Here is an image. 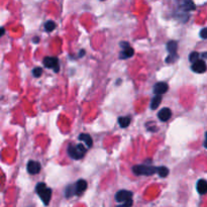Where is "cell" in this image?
Returning a JSON list of instances; mask_svg holds the SVG:
<instances>
[{
    "instance_id": "cell-1",
    "label": "cell",
    "mask_w": 207,
    "mask_h": 207,
    "mask_svg": "<svg viewBox=\"0 0 207 207\" xmlns=\"http://www.w3.org/2000/svg\"><path fill=\"white\" fill-rule=\"evenodd\" d=\"M36 191L37 195L40 197L41 201L44 202V204L49 205L52 198V189L48 188L44 183H39L36 187Z\"/></svg>"
},
{
    "instance_id": "cell-2",
    "label": "cell",
    "mask_w": 207,
    "mask_h": 207,
    "mask_svg": "<svg viewBox=\"0 0 207 207\" xmlns=\"http://www.w3.org/2000/svg\"><path fill=\"white\" fill-rule=\"evenodd\" d=\"M86 151H87V149H86V147L83 146L82 144H79L77 146L70 144L68 148V153L70 155V157L76 159V160H79V159L84 157Z\"/></svg>"
},
{
    "instance_id": "cell-3",
    "label": "cell",
    "mask_w": 207,
    "mask_h": 207,
    "mask_svg": "<svg viewBox=\"0 0 207 207\" xmlns=\"http://www.w3.org/2000/svg\"><path fill=\"white\" fill-rule=\"evenodd\" d=\"M132 171L136 175L151 176L157 173L158 167H153V166H147V165H137L132 168Z\"/></svg>"
},
{
    "instance_id": "cell-4",
    "label": "cell",
    "mask_w": 207,
    "mask_h": 207,
    "mask_svg": "<svg viewBox=\"0 0 207 207\" xmlns=\"http://www.w3.org/2000/svg\"><path fill=\"white\" fill-rule=\"evenodd\" d=\"M44 65L47 68L53 69L55 72H59V69H60L58 58H55V57H47V58H44Z\"/></svg>"
},
{
    "instance_id": "cell-5",
    "label": "cell",
    "mask_w": 207,
    "mask_h": 207,
    "mask_svg": "<svg viewBox=\"0 0 207 207\" xmlns=\"http://www.w3.org/2000/svg\"><path fill=\"white\" fill-rule=\"evenodd\" d=\"M191 69L195 72V73L202 74V73H204V72H206L207 65H206L204 60H199V59H198L197 61L194 62V63L192 64Z\"/></svg>"
},
{
    "instance_id": "cell-6",
    "label": "cell",
    "mask_w": 207,
    "mask_h": 207,
    "mask_svg": "<svg viewBox=\"0 0 207 207\" xmlns=\"http://www.w3.org/2000/svg\"><path fill=\"white\" fill-rule=\"evenodd\" d=\"M132 193L127 190H120L115 194V200L119 203H122L124 201H126V200L132 199Z\"/></svg>"
},
{
    "instance_id": "cell-7",
    "label": "cell",
    "mask_w": 207,
    "mask_h": 207,
    "mask_svg": "<svg viewBox=\"0 0 207 207\" xmlns=\"http://www.w3.org/2000/svg\"><path fill=\"white\" fill-rule=\"evenodd\" d=\"M27 171H29V174L32 175H36L37 173H40V164L39 162H36V161H30L27 163Z\"/></svg>"
},
{
    "instance_id": "cell-8",
    "label": "cell",
    "mask_w": 207,
    "mask_h": 207,
    "mask_svg": "<svg viewBox=\"0 0 207 207\" xmlns=\"http://www.w3.org/2000/svg\"><path fill=\"white\" fill-rule=\"evenodd\" d=\"M168 84L165 82H159L157 83L156 85H155V88H154V92L156 95H163L165 94L166 92L168 91Z\"/></svg>"
},
{
    "instance_id": "cell-9",
    "label": "cell",
    "mask_w": 207,
    "mask_h": 207,
    "mask_svg": "<svg viewBox=\"0 0 207 207\" xmlns=\"http://www.w3.org/2000/svg\"><path fill=\"white\" fill-rule=\"evenodd\" d=\"M74 188H75V195H80L87 189V182L81 179V180H79L74 185Z\"/></svg>"
},
{
    "instance_id": "cell-10",
    "label": "cell",
    "mask_w": 207,
    "mask_h": 207,
    "mask_svg": "<svg viewBox=\"0 0 207 207\" xmlns=\"http://www.w3.org/2000/svg\"><path fill=\"white\" fill-rule=\"evenodd\" d=\"M171 116H172V111H171V109H169V108H163V109H161L160 110V112L158 113V117L160 118V120L161 121H168L169 119L171 118Z\"/></svg>"
},
{
    "instance_id": "cell-11",
    "label": "cell",
    "mask_w": 207,
    "mask_h": 207,
    "mask_svg": "<svg viewBox=\"0 0 207 207\" xmlns=\"http://www.w3.org/2000/svg\"><path fill=\"white\" fill-rule=\"evenodd\" d=\"M196 188H197V191L200 195L207 194V181L204 179H200L196 184Z\"/></svg>"
},
{
    "instance_id": "cell-12",
    "label": "cell",
    "mask_w": 207,
    "mask_h": 207,
    "mask_svg": "<svg viewBox=\"0 0 207 207\" xmlns=\"http://www.w3.org/2000/svg\"><path fill=\"white\" fill-rule=\"evenodd\" d=\"M181 7L185 11H191V10H194L196 8L194 2L192 0H183L181 3Z\"/></svg>"
},
{
    "instance_id": "cell-13",
    "label": "cell",
    "mask_w": 207,
    "mask_h": 207,
    "mask_svg": "<svg viewBox=\"0 0 207 207\" xmlns=\"http://www.w3.org/2000/svg\"><path fill=\"white\" fill-rule=\"evenodd\" d=\"M177 49H178L177 41L171 40L167 44V50L169 51L170 55H177Z\"/></svg>"
},
{
    "instance_id": "cell-14",
    "label": "cell",
    "mask_w": 207,
    "mask_h": 207,
    "mask_svg": "<svg viewBox=\"0 0 207 207\" xmlns=\"http://www.w3.org/2000/svg\"><path fill=\"white\" fill-rule=\"evenodd\" d=\"M79 140L84 141V143L86 144V146H87L88 148L92 147V144H93V140H92V137L89 136V134L87 133H82L79 136Z\"/></svg>"
},
{
    "instance_id": "cell-15",
    "label": "cell",
    "mask_w": 207,
    "mask_h": 207,
    "mask_svg": "<svg viewBox=\"0 0 207 207\" xmlns=\"http://www.w3.org/2000/svg\"><path fill=\"white\" fill-rule=\"evenodd\" d=\"M134 54V51L133 49H132L130 47L126 48V49H123V51L120 53V59H127V58H130L132 57Z\"/></svg>"
},
{
    "instance_id": "cell-16",
    "label": "cell",
    "mask_w": 207,
    "mask_h": 207,
    "mask_svg": "<svg viewBox=\"0 0 207 207\" xmlns=\"http://www.w3.org/2000/svg\"><path fill=\"white\" fill-rule=\"evenodd\" d=\"M162 101V95H156L155 97L151 99V108L155 110L159 107V105H160V103Z\"/></svg>"
},
{
    "instance_id": "cell-17",
    "label": "cell",
    "mask_w": 207,
    "mask_h": 207,
    "mask_svg": "<svg viewBox=\"0 0 207 207\" xmlns=\"http://www.w3.org/2000/svg\"><path fill=\"white\" fill-rule=\"evenodd\" d=\"M118 123L120 124V126L121 127H127L129 125L130 123V117H127V116H124V117H119L118 118Z\"/></svg>"
},
{
    "instance_id": "cell-18",
    "label": "cell",
    "mask_w": 207,
    "mask_h": 207,
    "mask_svg": "<svg viewBox=\"0 0 207 207\" xmlns=\"http://www.w3.org/2000/svg\"><path fill=\"white\" fill-rule=\"evenodd\" d=\"M157 174H158L159 176H160V177H162V178L167 177L168 174H169V170H168V168H166V167H158Z\"/></svg>"
},
{
    "instance_id": "cell-19",
    "label": "cell",
    "mask_w": 207,
    "mask_h": 207,
    "mask_svg": "<svg viewBox=\"0 0 207 207\" xmlns=\"http://www.w3.org/2000/svg\"><path fill=\"white\" fill-rule=\"evenodd\" d=\"M56 27V23H55L54 21H52V20H50V21H48L46 25H44V29H46L47 32H52V30H54V29Z\"/></svg>"
},
{
    "instance_id": "cell-20",
    "label": "cell",
    "mask_w": 207,
    "mask_h": 207,
    "mask_svg": "<svg viewBox=\"0 0 207 207\" xmlns=\"http://www.w3.org/2000/svg\"><path fill=\"white\" fill-rule=\"evenodd\" d=\"M73 195H75V188H74V185L73 186H68L67 189H66V197L69 198V197H72Z\"/></svg>"
},
{
    "instance_id": "cell-21",
    "label": "cell",
    "mask_w": 207,
    "mask_h": 207,
    "mask_svg": "<svg viewBox=\"0 0 207 207\" xmlns=\"http://www.w3.org/2000/svg\"><path fill=\"white\" fill-rule=\"evenodd\" d=\"M199 56L200 55L197 53V52H193V53L190 54V56H189V61L191 62V63L193 64L194 62H196L199 59Z\"/></svg>"
},
{
    "instance_id": "cell-22",
    "label": "cell",
    "mask_w": 207,
    "mask_h": 207,
    "mask_svg": "<svg viewBox=\"0 0 207 207\" xmlns=\"http://www.w3.org/2000/svg\"><path fill=\"white\" fill-rule=\"evenodd\" d=\"M33 74L34 77H36V78L40 77L41 74H43V69L40 68V67L34 68V69H33Z\"/></svg>"
},
{
    "instance_id": "cell-23",
    "label": "cell",
    "mask_w": 207,
    "mask_h": 207,
    "mask_svg": "<svg viewBox=\"0 0 207 207\" xmlns=\"http://www.w3.org/2000/svg\"><path fill=\"white\" fill-rule=\"evenodd\" d=\"M122 203L123 204H119L116 207H132V199H128V200H126V201H124Z\"/></svg>"
},
{
    "instance_id": "cell-24",
    "label": "cell",
    "mask_w": 207,
    "mask_h": 207,
    "mask_svg": "<svg viewBox=\"0 0 207 207\" xmlns=\"http://www.w3.org/2000/svg\"><path fill=\"white\" fill-rule=\"evenodd\" d=\"M176 59H177V55H170V56L166 59V62H167V63H172V62H174Z\"/></svg>"
},
{
    "instance_id": "cell-25",
    "label": "cell",
    "mask_w": 207,
    "mask_h": 207,
    "mask_svg": "<svg viewBox=\"0 0 207 207\" xmlns=\"http://www.w3.org/2000/svg\"><path fill=\"white\" fill-rule=\"evenodd\" d=\"M200 36H201V39H204V40L207 39V27L203 29L201 32H200Z\"/></svg>"
},
{
    "instance_id": "cell-26",
    "label": "cell",
    "mask_w": 207,
    "mask_h": 207,
    "mask_svg": "<svg viewBox=\"0 0 207 207\" xmlns=\"http://www.w3.org/2000/svg\"><path fill=\"white\" fill-rule=\"evenodd\" d=\"M120 47H121L122 49H126V48L129 47V44L125 43V41H121V43H120Z\"/></svg>"
},
{
    "instance_id": "cell-27",
    "label": "cell",
    "mask_w": 207,
    "mask_h": 207,
    "mask_svg": "<svg viewBox=\"0 0 207 207\" xmlns=\"http://www.w3.org/2000/svg\"><path fill=\"white\" fill-rule=\"evenodd\" d=\"M4 33H5V29H3V27H0V37H1Z\"/></svg>"
},
{
    "instance_id": "cell-28",
    "label": "cell",
    "mask_w": 207,
    "mask_h": 207,
    "mask_svg": "<svg viewBox=\"0 0 207 207\" xmlns=\"http://www.w3.org/2000/svg\"><path fill=\"white\" fill-rule=\"evenodd\" d=\"M204 144V147L207 149V132L205 134V140H204V144Z\"/></svg>"
},
{
    "instance_id": "cell-29",
    "label": "cell",
    "mask_w": 207,
    "mask_h": 207,
    "mask_svg": "<svg viewBox=\"0 0 207 207\" xmlns=\"http://www.w3.org/2000/svg\"><path fill=\"white\" fill-rule=\"evenodd\" d=\"M201 57H202L203 59H207V53H203V54L201 55Z\"/></svg>"
},
{
    "instance_id": "cell-30",
    "label": "cell",
    "mask_w": 207,
    "mask_h": 207,
    "mask_svg": "<svg viewBox=\"0 0 207 207\" xmlns=\"http://www.w3.org/2000/svg\"><path fill=\"white\" fill-rule=\"evenodd\" d=\"M83 56H84V51L82 50V51L80 52V57H83Z\"/></svg>"
}]
</instances>
